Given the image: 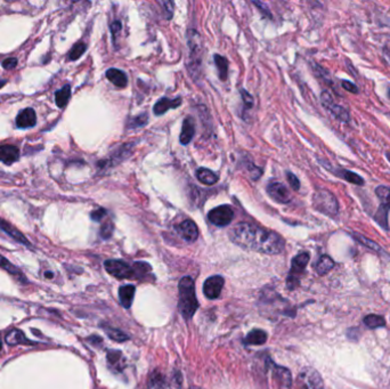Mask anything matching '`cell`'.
I'll use <instances>...</instances> for the list:
<instances>
[{
	"label": "cell",
	"mask_w": 390,
	"mask_h": 389,
	"mask_svg": "<svg viewBox=\"0 0 390 389\" xmlns=\"http://www.w3.org/2000/svg\"><path fill=\"white\" fill-rule=\"evenodd\" d=\"M228 234L230 241L246 250L278 255L284 250L285 247V242L281 235L255 224L239 223L229 230Z\"/></svg>",
	"instance_id": "cell-1"
},
{
	"label": "cell",
	"mask_w": 390,
	"mask_h": 389,
	"mask_svg": "<svg viewBox=\"0 0 390 389\" xmlns=\"http://www.w3.org/2000/svg\"><path fill=\"white\" fill-rule=\"evenodd\" d=\"M179 300L178 307L180 314L185 320L192 319V316L198 310L199 301L195 293V283L192 278L185 277L179 282Z\"/></svg>",
	"instance_id": "cell-2"
},
{
	"label": "cell",
	"mask_w": 390,
	"mask_h": 389,
	"mask_svg": "<svg viewBox=\"0 0 390 389\" xmlns=\"http://www.w3.org/2000/svg\"><path fill=\"white\" fill-rule=\"evenodd\" d=\"M313 206L317 211L330 217L337 216L339 212V202L329 189H317L313 197Z\"/></svg>",
	"instance_id": "cell-3"
},
{
	"label": "cell",
	"mask_w": 390,
	"mask_h": 389,
	"mask_svg": "<svg viewBox=\"0 0 390 389\" xmlns=\"http://www.w3.org/2000/svg\"><path fill=\"white\" fill-rule=\"evenodd\" d=\"M187 44L189 48V66L193 65L197 71V66H200L202 58V40L195 30L187 31Z\"/></svg>",
	"instance_id": "cell-4"
},
{
	"label": "cell",
	"mask_w": 390,
	"mask_h": 389,
	"mask_svg": "<svg viewBox=\"0 0 390 389\" xmlns=\"http://www.w3.org/2000/svg\"><path fill=\"white\" fill-rule=\"evenodd\" d=\"M321 101L322 105H323L326 110H328L331 114H332L335 119H338L342 122H348L350 120V114L347 108L339 105V104L334 103L332 96L329 92H323L321 95Z\"/></svg>",
	"instance_id": "cell-5"
},
{
	"label": "cell",
	"mask_w": 390,
	"mask_h": 389,
	"mask_svg": "<svg viewBox=\"0 0 390 389\" xmlns=\"http://www.w3.org/2000/svg\"><path fill=\"white\" fill-rule=\"evenodd\" d=\"M208 218L214 225L224 227V226H227L232 223L234 218V210L232 207L227 205L219 206L208 214Z\"/></svg>",
	"instance_id": "cell-6"
},
{
	"label": "cell",
	"mask_w": 390,
	"mask_h": 389,
	"mask_svg": "<svg viewBox=\"0 0 390 389\" xmlns=\"http://www.w3.org/2000/svg\"><path fill=\"white\" fill-rule=\"evenodd\" d=\"M105 269L116 279H135L134 267L122 260H106Z\"/></svg>",
	"instance_id": "cell-7"
},
{
	"label": "cell",
	"mask_w": 390,
	"mask_h": 389,
	"mask_svg": "<svg viewBox=\"0 0 390 389\" xmlns=\"http://www.w3.org/2000/svg\"><path fill=\"white\" fill-rule=\"evenodd\" d=\"M224 283V279L221 278L220 275L210 277L209 279L206 280L205 284H203V292H205V295L209 298V299H216V298L220 296Z\"/></svg>",
	"instance_id": "cell-8"
},
{
	"label": "cell",
	"mask_w": 390,
	"mask_h": 389,
	"mask_svg": "<svg viewBox=\"0 0 390 389\" xmlns=\"http://www.w3.org/2000/svg\"><path fill=\"white\" fill-rule=\"evenodd\" d=\"M267 193H268V196L273 199L274 201L279 203H289L291 201V194H290L289 189L285 187L282 183H270L268 187H267Z\"/></svg>",
	"instance_id": "cell-9"
},
{
	"label": "cell",
	"mask_w": 390,
	"mask_h": 389,
	"mask_svg": "<svg viewBox=\"0 0 390 389\" xmlns=\"http://www.w3.org/2000/svg\"><path fill=\"white\" fill-rule=\"evenodd\" d=\"M177 233L187 242H194L199 237V228L193 220L186 219L176 227Z\"/></svg>",
	"instance_id": "cell-10"
},
{
	"label": "cell",
	"mask_w": 390,
	"mask_h": 389,
	"mask_svg": "<svg viewBox=\"0 0 390 389\" xmlns=\"http://www.w3.org/2000/svg\"><path fill=\"white\" fill-rule=\"evenodd\" d=\"M309 253L308 252H301L299 253L298 256H296L293 258L292 260V266H291V273H290V277H289V280H288V283H292V281H294V283H296V275L300 274L303 272V269L306 268V266L308 264V261H309Z\"/></svg>",
	"instance_id": "cell-11"
},
{
	"label": "cell",
	"mask_w": 390,
	"mask_h": 389,
	"mask_svg": "<svg viewBox=\"0 0 390 389\" xmlns=\"http://www.w3.org/2000/svg\"><path fill=\"white\" fill-rule=\"evenodd\" d=\"M303 389H323V381L314 370H307L300 377Z\"/></svg>",
	"instance_id": "cell-12"
},
{
	"label": "cell",
	"mask_w": 390,
	"mask_h": 389,
	"mask_svg": "<svg viewBox=\"0 0 390 389\" xmlns=\"http://www.w3.org/2000/svg\"><path fill=\"white\" fill-rule=\"evenodd\" d=\"M37 124V116L33 108L28 107L21 111L16 116V126L19 128H32Z\"/></svg>",
	"instance_id": "cell-13"
},
{
	"label": "cell",
	"mask_w": 390,
	"mask_h": 389,
	"mask_svg": "<svg viewBox=\"0 0 390 389\" xmlns=\"http://www.w3.org/2000/svg\"><path fill=\"white\" fill-rule=\"evenodd\" d=\"M0 229L10 235L11 238L16 240L17 242L24 244V246H29V247L31 246L29 240L26 239L24 235L20 232V230H17L14 226H12L10 223H7V221L4 220L3 218H0Z\"/></svg>",
	"instance_id": "cell-14"
},
{
	"label": "cell",
	"mask_w": 390,
	"mask_h": 389,
	"mask_svg": "<svg viewBox=\"0 0 390 389\" xmlns=\"http://www.w3.org/2000/svg\"><path fill=\"white\" fill-rule=\"evenodd\" d=\"M20 157L19 148L14 145H3L0 146V161L5 165H12Z\"/></svg>",
	"instance_id": "cell-15"
},
{
	"label": "cell",
	"mask_w": 390,
	"mask_h": 389,
	"mask_svg": "<svg viewBox=\"0 0 390 389\" xmlns=\"http://www.w3.org/2000/svg\"><path fill=\"white\" fill-rule=\"evenodd\" d=\"M6 342L8 345L14 346V345H33V341L29 340L28 338L24 336V333L21 330L12 329L6 334Z\"/></svg>",
	"instance_id": "cell-16"
},
{
	"label": "cell",
	"mask_w": 390,
	"mask_h": 389,
	"mask_svg": "<svg viewBox=\"0 0 390 389\" xmlns=\"http://www.w3.org/2000/svg\"><path fill=\"white\" fill-rule=\"evenodd\" d=\"M180 104H181V98H175V99L161 98L160 101H158L155 103V105L153 107L154 114L161 115L169 110V108H176L177 106H179Z\"/></svg>",
	"instance_id": "cell-17"
},
{
	"label": "cell",
	"mask_w": 390,
	"mask_h": 389,
	"mask_svg": "<svg viewBox=\"0 0 390 389\" xmlns=\"http://www.w3.org/2000/svg\"><path fill=\"white\" fill-rule=\"evenodd\" d=\"M195 133V125H194V120L192 118L188 116L186 118L183 122V128H181V133H180V143L184 144H188L194 136Z\"/></svg>",
	"instance_id": "cell-18"
},
{
	"label": "cell",
	"mask_w": 390,
	"mask_h": 389,
	"mask_svg": "<svg viewBox=\"0 0 390 389\" xmlns=\"http://www.w3.org/2000/svg\"><path fill=\"white\" fill-rule=\"evenodd\" d=\"M106 78L116 87H126L128 78L124 71L118 69H110L106 71Z\"/></svg>",
	"instance_id": "cell-19"
},
{
	"label": "cell",
	"mask_w": 390,
	"mask_h": 389,
	"mask_svg": "<svg viewBox=\"0 0 390 389\" xmlns=\"http://www.w3.org/2000/svg\"><path fill=\"white\" fill-rule=\"evenodd\" d=\"M135 291L136 289L134 286H124L120 288L119 290V297H120V302L125 308H129L134 301V297H135Z\"/></svg>",
	"instance_id": "cell-20"
},
{
	"label": "cell",
	"mask_w": 390,
	"mask_h": 389,
	"mask_svg": "<svg viewBox=\"0 0 390 389\" xmlns=\"http://www.w3.org/2000/svg\"><path fill=\"white\" fill-rule=\"evenodd\" d=\"M334 175L339 176L340 178H342L344 180H347L348 183L350 184H355V185H364L365 182H364V178L361 177L360 175L354 173V171H350V170H344V169H341V170H335L334 171Z\"/></svg>",
	"instance_id": "cell-21"
},
{
	"label": "cell",
	"mask_w": 390,
	"mask_h": 389,
	"mask_svg": "<svg viewBox=\"0 0 390 389\" xmlns=\"http://www.w3.org/2000/svg\"><path fill=\"white\" fill-rule=\"evenodd\" d=\"M267 340V333L262 330H252L244 339L247 345H262Z\"/></svg>",
	"instance_id": "cell-22"
},
{
	"label": "cell",
	"mask_w": 390,
	"mask_h": 389,
	"mask_svg": "<svg viewBox=\"0 0 390 389\" xmlns=\"http://www.w3.org/2000/svg\"><path fill=\"white\" fill-rule=\"evenodd\" d=\"M197 177L201 183L206 185H214L218 182V176L214 171L207 168H200L197 171Z\"/></svg>",
	"instance_id": "cell-23"
},
{
	"label": "cell",
	"mask_w": 390,
	"mask_h": 389,
	"mask_svg": "<svg viewBox=\"0 0 390 389\" xmlns=\"http://www.w3.org/2000/svg\"><path fill=\"white\" fill-rule=\"evenodd\" d=\"M334 267V261L329 256H322L316 265V272L320 275H325Z\"/></svg>",
	"instance_id": "cell-24"
},
{
	"label": "cell",
	"mask_w": 390,
	"mask_h": 389,
	"mask_svg": "<svg viewBox=\"0 0 390 389\" xmlns=\"http://www.w3.org/2000/svg\"><path fill=\"white\" fill-rule=\"evenodd\" d=\"M0 267L4 268L5 270H7L8 273L12 274V275H14V277L19 278L20 281H23V282L26 281L25 278H24V275L21 273V270L17 268V267H15V266L13 265L10 260H7L6 258L4 257V256H2V255H0Z\"/></svg>",
	"instance_id": "cell-25"
},
{
	"label": "cell",
	"mask_w": 390,
	"mask_h": 389,
	"mask_svg": "<svg viewBox=\"0 0 390 389\" xmlns=\"http://www.w3.org/2000/svg\"><path fill=\"white\" fill-rule=\"evenodd\" d=\"M70 96H71V87L69 85H66L60 90H57L55 94L56 105L58 107H64L67 104V102H69Z\"/></svg>",
	"instance_id": "cell-26"
},
{
	"label": "cell",
	"mask_w": 390,
	"mask_h": 389,
	"mask_svg": "<svg viewBox=\"0 0 390 389\" xmlns=\"http://www.w3.org/2000/svg\"><path fill=\"white\" fill-rule=\"evenodd\" d=\"M215 63H216L217 69H218V72H219L220 80L225 81L226 79H227V74H228V62H227V60H226L225 57L220 56V55H218V54H217V55H215Z\"/></svg>",
	"instance_id": "cell-27"
},
{
	"label": "cell",
	"mask_w": 390,
	"mask_h": 389,
	"mask_svg": "<svg viewBox=\"0 0 390 389\" xmlns=\"http://www.w3.org/2000/svg\"><path fill=\"white\" fill-rule=\"evenodd\" d=\"M353 238L356 240V241L360 242L361 244H363V246L371 249V250L373 251H376V252H381L382 251V249H381V247L379 246L378 243L374 242L373 240H370L369 238L364 237V235H362L360 233H353Z\"/></svg>",
	"instance_id": "cell-28"
},
{
	"label": "cell",
	"mask_w": 390,
	"mask_h": 389,
	"mask_svg": "<svg viewBox=\"0 0 390 389\" xmlns=\"http://www.w3.org/2000/svg\"><path fill=\"white\" fill-rule=\"evenodd\" d=\"M390 208L387 206H382L379 208V210L376 211V214L374 215V219L376 223H378L381 227L384 229H388V212H389Z\"/></svg>",
	"instance_id": "cell-29"
},
{
	"label": "cell",
	"mask_w": 390,
	"mask_h": 389,
	"mask_svg": "<svg viewBox=\"0 0 390 389\" xmlns=\"http://www.w3.org/2000/svg\"><path fill=\"white\" fill-rule=\"evenodd\" d=\"M275 373H276V377H278L281 384H283V386L287 387V388L291 386L292 378H291V373H290V371L288 369H284V368H281V366H278V368L275 369Z\"/></svg>",
	"instance_id": "cell-30"
},
{
	"label": "cell",
	"mask_w": 390,
	"mask_h": 389,
	"mask_svg": "<svg viewBox=\"0 0 390 389\" xmlns=\"http://www.w3.org/2000/svg\"><path fill=\"white\" fill-rule=\"evenodd\" d=\"M364 323H365L366 327H369L371 329H376V328L384 327L385 320L380 315L370 314V315H367L366 318H364Z\"/></svg>",
	"instance_id": "cell-31"
},
{
	"label": "cell",
	"mask_w": 390,
	"mask_h": 389,
	"mask_svg": "<svg viewBox=\"0 0 390 389\" xmlns=\"http://www.w3.org/2000/svg\"><path fill=\"white\" fill-rule=\"evenodd\" d=\"M375 194L380 200L381 205L387 206L390 208V187L381 185V186H378L375 188Z\"/></svg>",
	"instance_id": "cell-32"
},
{
	"label": "cell",
	"mask_w": 390,
	"mask_h": 389,
	"mask_svg": "<svg viewBox=\"0 0 390 389\" xmlns=\"http://www.w3.org/2000/svg\"><path fill=\"white\" fill-rule=\"evenodd\" d=\"M85 52H86V45L84 43L75 44L69 53V58L72 61L78 60V58H80Z\"/></svg>",
	"instance_id": "cell-33"
},
{
	"label": "cell",
	"mask_w": 390,
	"mask_h": 389,
	"mask_svg": "<svg viewBox=\"0 0 390 389\" xmlns=\"http://www.w3.org/2000/svg\"><path fill=\"white\" fill-rule=\"evenodd\" d=\"M134 273H135V279H139L144 277L145 274L148 273L151 270V266L146 263H136L134 266Z\"/></svg>",
	"instance_id": "cell-34"
},
{
	"label": "cell",
	"mask_w": 390,
	"mask_h": 389,
	"mask_svg": "<svg viewBox=\"0 0 390 389\" xmlns=\"http://www.w3.org/2000/svg\"><path fill=\"white\" fill-rule=\"evenodd\" d=\"M107 334L108 337L112 338L113 340L115 341H125L128 339V336L127 334H125L122 331H119V330H115V329H107Z\"/></svg>",
	"instance_id": "cell-35"
},
{
	"label": "cell",
	"mask_w": 390,
	"mask_h": 389,
	"mask_svg": "<svg viewBox=\"0 0 390 389\" xmlns=\"http://www.w3.org/2000/svg\"><path fill=\"white\" fill-rule=\"evenodd\" d=\"M287 178H288V182L290 184V186H291L294 191H299V188H300V182H299L297 176L293 175L292 173H288Z\"/></svg>",
	"instance_id": "cell-36"
},
{
	"label": "cell",
	"mask_w": 390,
	"mask_h": 389,
	"mask_svg": "<svg viewBox=\"0 0 390 389\" xmlns=\"http://www.w3.org/2000/svg\"><path fill=\"white\" fill-rule=\"evenodd\" d=\"M146 124H147V115L142 114L133 119V121H131V127H134V128H139V127H143Z\"/></svg>",
	"instance_id": "cell-37"
},
{
	"label": "cell",
	"mask_w": 390,
	"mask_h": 389,
	"mask_svg": "<svg viewBox=\"0 0 390 389\" xmlns=\"http://www.w3.org/2000/svg\"><path fill=\"white\" fill-rule=\"evenodd\" d=\"M112 232H113V226L112 224L108 221V223L104 224L102 226V229H101V235L103 239H108L112 235Z\"/></svg>",
	"instance_id": "cell-38"
},
{
	"label": "cell",
	"mask_w": 390,
	"mask_h": 389,
	"mask_svg": "<svg viewBox=\"0 0 390 389\" xmlns=\"http://www.w3.org/2000/svg\"><path fill=\"white\" fill-rule=\"evenodd\" d=\"M341 86H342V88L346 89L347 92H349V93H353V94H357L358 93L357 86L354 85L353 83H350V81L342 80L341 81Z\"/></svg>",
	"instance_id": "cell-39"
},
{
	"label": "cell",
	"mask_w": 390,
	"mask_h": 389,
	"mask_svg": "<svg viewBox=\"0 0 390 389\" xmlns=\"http://www.w3.org/2000/svg\"><path fill=\"white\" fill-rule=\"evenodd\" d=\"M3 66L4 69L6 70H13L14 67L17 66V58L15 57H10L3 62Z\"/></svg>",
	"instance_id": "cell-40"
},
{
	"label": "cell",
	"mask_w": 390,
	"mask_h": 389,
	"mask_svg": "<svg viewBox=\"0 0 390 389\" xmlns=\"http://www.w3.org/2000/svg\"><path fill=\"white\" fill-rule=\"evenodd\" d=\"M120 357H121V354L119 353V351H111L107 354L108 362H110V363H113V364L118 363V361H119Z\"/></svg>",
	"instance_id": "cell-41"
},
{
	"label": "cell",
	"mask_w": 390,
	"mask_h": 389,
	"mask_svg": "<svg viewBox=\"0 0 390 389\" xmlns=\"http://www.w3.org/2000/svg\"><path fill=\"white\" fill-rule=\"evenodd\" d=\"M106 215V211L105 209H98V210H95L92 212V215H90V217H92V219L95 220V221H99L103 219V217Z\"/></svg>",
	"instance_id": "cell-42"
},
{
	"label": "cell",
	"mask_w": 390,
	"mask_h": 389,
	"mask_svg": "<svg viewBox=\"0 0 390 389\" xmlns=\"http://www.w3.org/2000/svg\"><path fill=\"white\" fill-rule=\"evenodd\" d=\"M241 94H242V97H243L244 104H246V105H247L249 108H250V107L253 105V98L250 96V95H249V94L246 92V90H242Z\"/></svg>",
	"instance_id": "cell-43"
},
{
	"label": "cell",
	"mask_w": 390,
	"mask_h": 389,
	"mask_svg": "<svg viewBox=\"0 0 390 389\" xmlns=\"http://www.w3.org/2000/svg\"><path fill=\"white\" fill-rule=\"evenodd\" d=\"M111 31H112L113 37L116 38L118 33H119L120 31H121V23H120V22H114V23L111 25Z\"/></svg>",
	"instance_id": "cell-44"
},
{
	"label": "cell",
	"mask_w": 390,
	"mask_h": 389,
	"mask_svg": "<svg viewBox=\"0 0 390 389\" xmlns=\"http://www.w3.org/2000/svg\"><path fill=\"white\" fill-rule=\"evenodd\" d=\"M6 83H7V81H6V80H0V88H3V87H4V86H5V85H6Z\"/></svg>",
	"instance_id": "cell-45"
},
{
	"label": "cell",
	"mask_w": 390,
	"mask_h": 389,
	"mask_svg": "<svg viewBox=\"0 0 390 389\" xmlns=\"http://www.w3.org/2000/svg\"><path fill=\"white\" fill-rule=\"evenodd\" d=\"M45 277L48 278V279H52V278H53V274H52V273H49V272H47V273H45Z\"/></svg>",
	"instance_id": "cell-46"
},
{
	"label": "cell",
	"mask_w": 390,
	"mask_h": 389,
	"mask_svg": "<svg viewBox=\"0 0 390 389\" xmlns=\"http://www.w3.org/2000/svg\"><path fill=\"white\" fill-rule=\"evenodd\" d=\"M387 159H388L389 162H390V153H387Z\"/></svg>",
	"instance_id": "cell-47"
},
{
	"label": "cell",
	"mask_w": 390,
	"mask_h": 389,
	"mask_svg": "<svg viewBox=\"0 0 390 389\" xmlns=\"http://www.w3.org/2000/svg\"><path fill=\"white\" fill-rule=\"evenodd\" d=\"M2 347H3V342H2V339H0V349H2Z\"/></svg>",
	"instance_id": "cell-48"
},
{
	"label": "cell",
	"mask_w": 390,
	"mask_h": 389,
	"mask_svg": "<svg viewBox=\"0 0 390 389\" xmlns=\"http://www.w3.org/2000/svg\"><path fill=\"white\" fill-rule=\"evenodd\" d=\"M389 97H390V90H389Z\"/></svg>",
	"instance_id": "cell-49"
}]
</instances>
